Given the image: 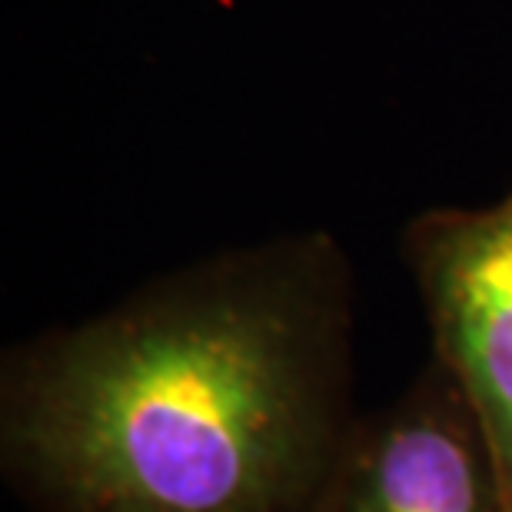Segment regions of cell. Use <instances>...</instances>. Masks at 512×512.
<instances>
[{
  "label": "cell",
  "instance_id": "obj_1",
  "mask_svg": "<svg viewBox=\"0 0 512 512\" xmlns=\"http://www.w3.org/2000/svg\"><path fill=\"white\" fill-rule=\"evenodd\" d=\"M356 280L326 230L217 250L0 360L30 512H316L353 413Z\"/></svg>",
  "mask_w": 512,
  "mask_h": 512
},
{
  "label": "cell",
  "instance_id": "obj_3",
  "mask_svg": "<svg viewBox=\"0 0 512 512\" xmlns=\"http://www.w3.org/2000/svg\"><path fill=\"white\" fill-rule=\"evenodd\" d=\"M316 512H509L483 423L436 356L356 419Z\"/></svg>",
  "mask_w": 512,
  "mask_h": 512
},
{
  "label": "cell",
  "instance_id": "obj_2",
  "mask_svg": "<svg viewBox=\"0 0 512 512\" xmlns=\"http://www.w3.org/2000/svg\"><path fill=\"white\" fill-rule=\"evenodd\" d=\"M403 260L433 356L476 409L512 512V190L483 207H433L403 230Z\"/></svg>",
  "mask_w": 512,
  "mask_h": 512
}]
</instances>
